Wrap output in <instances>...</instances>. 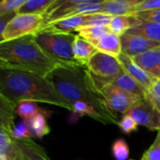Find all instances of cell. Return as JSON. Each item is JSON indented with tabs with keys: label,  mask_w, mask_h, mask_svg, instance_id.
I'll return each instance as SVG.
<instances>
[{
	"label": "cell",
	"mask_w": 160,
	"mask_h": 160,
	"mask_svg": "<svg viewBox=\"0 0 160 160\" xmlns=\"http://www.w3.org/2000/svg\"><path fill=\"white\" fill-rule=\"evenodd\" d=\"M0 95L18 105L29 100L61 107L72 112V106L60 96L44 77L16 69H0Z\"/></svg>",
	"instance_id": "obj_1"
},
{
	"label": "cell",
	"mask_w": 160,
	"mask_h": 160,
	"mask_svg": "<svg viewBox=\"0 0 160 160\" xmlns=\"http://www.w3.org/2000/svg\"><path fill=\"white\" fill-rule=\"evenodd\" d=\"M67 66L49 56L38 44L35 35L0 43V69H16L46 78Z\"/></svg>",
	"instance_id": "obj_2"
},
{
	"label": "cell",
	"mask_w": 160,
	"mask_h": 160,
	"mask_svg": "<svg viewBox=\"0 0 160 160\" xmlns=\"http://www.w3.org/2000/svg\"><path fill=\"white\" fill-rule=\"evenodd\" d=\"M46 79L71 106L75 102H85L95 107L114 124H118L116 116L105 106L102 97L91 86L85 67H60Z\"/></svg>",
	"instance_id": "obj_3"
},
{
	"label": "cell",
	"mask_w": 160,
	"mask_h": 160,
	"mask_svg": "<svg viewBox=\"0 0 160 160\" xmlns=\"http://www.w3.org/2000/svg\"><path fill=\"white\" fill-rule=\"evenodd\" d=\"M0 160H51L46 151L32 139L16 140L0 131Z\"/></svg>",
	"instance_id": "obj_4"
},
{
	"label": "cell",
	"mask_w": 160,
	"mask_h": 160,
	"mask_svg": "<svg viewBox=\"0 0 160 160\" xmlns=\"http://www.w3.org/2000/svg\"><path fill=\"white\" fill-rule=\"evenodd\" d=\"M76 36L39 31L35 35V38L39 47L52 58L69 67H82L73 56L72 45Z\"/></svg>",
	"instance_id": "obj_5"
},
{
	"label": "cell",
	"mask_w": 160,
	"mask_h": 160,
	"mask_svg": "<svg viewBox=\"0 0 160 160\" xmlns=\"http://www.w3.org/2000/svg\"><path fill=\"white\" fill-rule=\"evenodd\" d=\"M103 2L93 0H54L44 14L45 24L65 18L99 13L103 7Z\"/></svg>",
	"instance_id": "obj_6"
},
{
	"label": "cell",
	"mask_w": 160,
	"mask_h": 160,
	"mask_svg": "<svg viewBox=\"0 0 160 160\" xmlns=\"http://www.w3.org/2000/svg\"><path fill=\"white\" fill-rule=\"evenodd\" d=\"M45 25V17L38 14H16L0 33V43L36 35Z\"/></svg>",
	"instance_id": "obj_7"
},
{
	"label": "cell",
	"mask_w": 160,
	"mask_h": 160,
	"mask_svg": "<svg viewBox=\"0 0 160 160\" xmlns=\"http://www.w3.org/2000/svg\"><path fill=\"white\" fill-rule=\"evenodd\" d=\"M100 96L105 106L113 114L114 112L126 114L138 102L143 100L142 98L128 94L111 83L100 91Z\"/></svg>",
	"instance_id": "obj_8"
},
{
	"label": "cell",
	"mask_w": 160,
	"mask_h": 160,
	"mask_svg": "<svg viewBox=\"0 0 160 160\" xmlns=\"http://www.w3.org/2000/svg\"><path fill=\"white\" fill-rule=\"evenodd\" d=\"M126 114L149 130L160 131V112L146 99L138 102Z\"/></svg>",
	"instance_id": "obj_9"
},
{
	"label": "cell",
	"mask_w": 160,
	"mask_h": 160,
	"mask_svg": "<svg viewBox=\"0 0 160 160\" xmlns=\"http://www.w3.org/2000/svg\"><path fill=\"white\" fill-rule=\"evenodd\" d=\"M122 53L133 58L150 50L160 47V43L149 40L141 36L126 33L121 37Z\"/></svg>",
	"instance_id": "obj_10"
},
{
	"label": "cell",
	"mask_w": 160,
	"mask_h": 160,
	"mask_svg": "<svg viewBox=\"0 0 160 160\" xmlns=\"http://www.w3.org/2000/svg\"><path fill=\"white\" fill-rule=\"evenodd\" d=\"M122 68L124 71H126L129 76H131L138 83H140L145 90L148 92L151 90V88L154 86L156 82L158 81L157 79L153 78L151 75H149L147 72H145L143 69H142L134 61L131 57L121 53L117 57Z\"/></svg>",
	"instance_id": "obj_11"
},
{
	"label": "cell",
	"mask_w": 160,
	"mask_h": 160,
	"mask_svg": "<svg viewBox=\"0 0 160 160\" xmlns=\"http://www.w3.org/2000/svg\"><path fill=\"white\" fill-rule=\"evenodd\" d=\"M90 15L75 16L70 18H65L55 22L46 23L40 31L60 33V34H72L73 32H78L80 28L87 26V22ZM39 32V31H38Z\"/></svg>",
	"instance_id": "obj_12"
},
{
	"label": "cell",
	"mask_w": 160,
	"mask_h": 160,
	"mask_svg": "<svg viewBox=\"0 0 160 160\" xmlns=\"http://www.w3.org/2000/svg\"><path fill=\"white\" fill-rule=\"evenodd\" d=\"M132 59L153 78L160 80V47L150 50Z\"/></svg>",
	"instance_id": "obj_13"
},
{
	"label": "cell",
	"mask_w": 160,
	"mask_h": 160,
	"mask_svg": "<svg viewBox=\"0 0 160 160\" xmlns=\"http://www.w3.org/2000/svg\"><path fill=\"white\" fill-rule=\"evenodd\" d=\"M140 0H105L99 13L111 17L130 15Z\"/></svg>",
	"instance_id": "obj_14"
},
{
	"label": "cell",
	"mask_w": 160,
	"mask_h": 160,
	"mask_svg": "<svg viewBox=\"0 0 160 160\" xmlns=\"http://www.w3.org/2000/svg\"><path fill=\"white\" fill-rule=\"evenodd\" d=\"M92 44L98 50V52L112 55L116 58L122 53L121 38L112 32L92 42Z\"/></svg>",
	"instance_id": "obj_15"
},
{
	"label": "cell",
	"mask_w": 160,
	"mask_h": 160,
	"mask_svg": "<svg viewBox=\"0 0 160 160\" xmlns=\"http://www.w3.org/2000/svg\"><path fill=\"white\" fill-rule=\"evenodd\" d=\"M72 51L76 62L82 67H85L89 60L98 52V50L92 43L83 39L78 35L73 42Z\"/></svg>",
	"instance_id": "obj_16"
},
{
	"label": "cell",
	"mask_w": 160,
	"mask_h": 160,
	"mask_svg": "<svg viewBox=\"0 0 160 160\" xmlns=\"http://www.w3.org/2000/svg\"><path fill=\"white\" fill-rule=\"evenodd\" d=\"M111 84L114 85L115 87L119 88L120 90L128 94L145 99L147 94L146 90L140 83H138L131 76H129L126 71H123L119 76H117L112 82Z\"/></svg>",
	"instance_id": "obj_17"
},
{
	"label": "cell",
	"mask_w": 160,
	"mask_h": 160,
	"mask_svg": "<svg viewBox=\"0 0 160 160\" xmlns=\"http://www.w3.org/2000/svg\"><path fill=\"white\" fill-rule=\"evenodd\" d=\"M17 104L0 95V128L10 133L15 126Z\"/></svg>",
	"instance_id": "obj_18"
},
{
	"label": "cell",
	"mask_w": 160,
	"mask_h": 160,
	"mask_svg": "<svg viewBox=\"0 0 160 160\" xmlns=\"http://www.w3.org/2000/svg\"><path fill=\"white\" fill-rule=\"evenodd\" d=\"M141 22H142L132 13L130 15L112 17V20L109 23V27L112 33L121 38L123 35L128 33L130 29L134 28Z\"/></svg>",
	"instance_id": "obj_19"
},
{
	"label": "cell",
	"mask_w": 160,
	"mask_h": 160,
	"mask_svg": "<svg viewBox=\"0 0 160 160\" xmlns=\"http://www.w3.org/2000/svg\"><path fill=\"white\" fill-rule=\"evenodd\" d=\"M128 34L141 36L149 40L156 41L160 43V24L150 22H142L140 24L130 29Z\"/></svg>",
	"instance_id": "obj_20"
},
{
	"label": "cell",
	"mask_w": 160,
	"mask_h": 160,
	"mask_svg": "<svg viewBox=\"0 0 160 160\" xmlns=\"http://www.w3.org/2000/svg\"><path fill=\"white\" fill-rule=\"evenodd\" d=\"M53 1L54 0H25L16 14H38L44 16Z\"/></svg>",
	"instance_id": "obj_21"
},
{
	"label": "cell",
	"mask_w": 160,
	"mask_h": 160,
	"mask_svg": "<svg viewBox=\"0 0 160 160\" xmlns=\"http://www.w3.org/2000/svg\"><path fill=\"white\" fill-rule=\"evenodd\" d=\"M72 112L81 115H87L91 118L102 123V124H114L112 120L104 116L101 112H99L95 107L85 103V102H75L72 104Z\"/></svg>",
	"instance_id": "obj_22"
},
{
	"label": "cell",
	"mask_w": 160,
	"mask_h": 160,
	"mask_svg": "<svg viewBox=\"0 0 160 160\" xmlns=\"http://www.w3.org/2000/svg\"><path fill=\"white\" fill-rule=\"evenodd\" d=\"M46 112H41L36 115L31 120L27 121L28 127L33 134V136L42 139L46 135H48L51 131V128L47 123V117L45 116Z\"/></svg>",
	"instance_id": "obj_23"
},
{
	"label": "cell",
	"mask_w": 160,
	"mask_h": 160,
	"mask_svg": "<svg viewBox=\"0 0 160 160\" xmlns=\"http://www.w3.org/2000/svg\"><path fill=\"white\" fill-rule=\"evenodd\" d=\"M109 33H111L109 25H94L80 28L78 31V36L92 43Z\"/></svg>",
	"instance_id": "obj_24"
},
{
	"label": "cell",
	"mask_w": 160,
	"mask_h": 160,
	"mask_svg": "<svg viewBox=\"0 0 160 160\" xmlns=\"http://www.w3.org/2000/svg\"><path fill=\"white\" fill-rule=\"evenodd\" d=\"M16 112L22 120L29 121L32 118H34L36 115H38V113L46 112L42 111L38 106L37 102L24 100V101H21L18 103Z\"/></svg>",
	"instance_id": "obj_25"
},
{
	"label": "cell",
	"mask_w": 160,
	"mask_h": 160,
	"mask_svg": "<svg viewBox=\"0 0 160 160\" xmlns=\"http://www.w3.org/2000/svg\"><path fill=\"white\" fill-rule=\"evenodd\" d=\"M113 158L116 160H128L129 158V148L124 139H117L112 146Z\"/></svg>",
	"instance_id": "obj_26"
},
{
	"label": "cell",
	"mask_w": 160,
	"mask_h": 160,
	"mask_svg": "<svg viewBox=\"0 0 160 160\" xmlns=\"http://www.w3.org/2000/svg\"><path fill=\"white\" fill-rule=\"evenodd\" d=\"M11 136L16 140H25V139H32L33 134L28 127L27 121L22 120L15 124L13 130L11 132Z\"/></svg>",
	"instance_id": "obj_27"
},
{
	"label": "cell",
	"mask_w": 160,
	"mask_h": 160,
	"mask_svg": "<svg viewBox=\"0 0 160 160\" xmlns=\"http://www.w3.org/2000/svg\"><path fill=\"white\" fill-rule=\"evenodd\" d=\"M25 0H3L0 2V17L16 14L19 8L23 5Z\"/></svg>",
	"instance_id": "obj_28"
},
{
	"label": "cell",
	"mask_w": 160,
	"mask_h": 160,
	"mask_svg": "<svg viewBox=\"0 0 160 160\" xmlns=\"http://www.w3.org/2000/svg\"><path fill=\"white\" fill-rule=\"evenodd\" d=\"M145 99L160 112V80H158L151 90L147 92Z\"/></svg>",
	"instance_id": "obj_29"
},
{
	"label": "cell",
	"mask_w": 160,
	"mask_h": 160,
	"mask_svg": "<svg viewBox=\"0 0 160 160\" xmlns=\"http://www.w3.org/2000/svg\"><path fill=\"white\" fill-rule=\"evenodd\" d=\"M141 22H150L160 24V8L147 10V11H139L133 13Z\"/></svg>",
	"instance_id": "obj_30"
},
{
	"label": "cell",
	"mask_w": 160,
	"mask_h": 160,
	"mask_svg": "<svg viewBox=\"0 0 160 160\" xmlns=\"http://www.w3.org/2000/svg\"><path fill=\"white\" fill-rule=\"evenodd\" d=\"M142 160H160V131L153 144L143 154Z\"/></svg>",
	"instance_id": "obj_31"
},
{
	"label": "cell",
	"mask_w": 160,
	"mask_h": 160,
	"mask_svg": "<svg viewBox=\"0 0 160 160\" xmlns=\"http://www.w3.org/2000/svg\"><path fill=\"white\" fill-rule=\"evenodd\" d=\"M118 127L120 129L126 133V134H130L138 129V124L128 115V114H124L122 119L118 122Z\"/></svg>",
	"instance_id": "obj_32"
},
{
	"label": "cell",
	"mask_w": 160,
	"mask_h": 160,
	"mask_svg": "<svg viewBox=\"0 0 160 160\" xmlns=\"http://www.w3.org/2000/svg\"><path fill=\"white\" fill-rule=\"evenodd\" d=\"M160 8V0H140L139 3L134 7V11H147V10H153V9H158Z\"/></svg>",
	"instance_id": "obj_33"
}]
</instances>
